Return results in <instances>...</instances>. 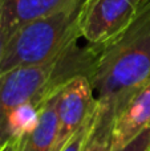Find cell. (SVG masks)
<instances>
[{"instance_id":"1","label":"cell","mask_w":150,"mask_h":151,"mask_svg":"<svg viewBox=\"0 0 150 151\" xmlns=\"http://www.w3.org/2000/svg\"><path fill=\"white\" fill-rule=\"evenodd\" d=\"M150 80V24L130 31L98 53L89 76L98 117L116 122L133 96Z\"/></svg>"},{"instance_id":"2","label":"cell","mask_w":150,"mask_h":151,"mask_svg":"<svg viewBox=\"0 0 150 151\" xmlns=\"http://www.w3.org/2000/svg\"><path fill=\"white\" fill-rule=\"evenodd\" d=\"M84 4L85 0H76L16 31L7 42L0 73L19 66L45 64L79 44L80 16Z\"/></svg>"},{"instance_id":"3","label":"cell","mask_w":150,"mask_h":151,"mask_svg":"<svg viewBox=\"0 0 150 151\" xmlns=\"http://www.w3.org/2000/svg\"><path fill=\"white\" fill-rule=\"evenodd\" d=\"M148 0H85L80 16L81 37L98 53L122 40Z\"/></svg>"},{"instance_id":"4","label":"cell","mask_w":150,"mask_h":151,"mask_svg":"<svg viewBox=\"0 0 150 151\" xmlns=\"http://www.w3.org/2000/svg\"><path fill=\"white\" fill-rule=\"evenodd\" d=\"M98 104L89 78L76 76L58 89L57 137L53 151H60L68 141L97 114Z\"/></svg>"},{"instance_id":"5","label":"cell","mask_w":150,"mask_h":151,"mask_svg":"<svg viewBox=\"0 0 150 151\" xmlns=\"http://www.w3.org/2000/svg\"><path fill=\"white\" fill-rule=\"evenodd\" d=\"M148 129H150V80L130 98L116 118L112 151L122 149Z\"/></svg>"},{"instance_id":"6","label":"cell","mask_w":150,"mask_h":151,"mask_svg":"<svg viewBox=\"0 0 150 151\" xmlns=\"http://www.w3.org/2000/svg\"><path fill=\"white\" fill-rule=\"evenodd\" d=\"M76 0H0V21L8 36L25 24L65 8Z\"/></svg>"},{"instance_id":"7","label":"cell","mask_w":150,"mask_h":151,"mask_svg":"<svg viewBox=\"0 0 150 151\" xmlns=\"http://www.w3.org/2000/svg\"><path fill=\"white\" fill-rule=\"evenodd\" d=\"M58 89L44 101L36 125L17 141L19 151H53L57 137Z\"/></svg>"},{"instance_id":"8","label":"cell","mask_w":150,"mask_h":151,"mask_svg":"<svg viewBox=\"0 0 150 151\" xmlns=\"http://www.w3.org/2000/svg\"><path fill=\"white\" fill-rule=\"evenodd\" d=\"M113 129L114 121L98 117L97 113V121L87 141L84 151H112Z\"/></svg>"},{"instance_id":"9","label":"cell","mask_w":150,"mask_h":151,"mask_svg":"<svg viewBox=\"0 0 150 151\" xmlns=\"http://www.w3.org/2000/svg\"><path fill=\"white\" fill-rule=\"evenodd\" d=\"M96 121H97V114H96L89 122L85 123V125L69 139L68 143L60 151H84V147H85V145H87V141H88V138H89L90 133H92Z\"/></svg>"},{"instance_id":"10","label":"cell","mask_w":150,"mask_h":151,"mask_svg":"<svg viewBox=\"0 0 150 151\" xmlns=\"http://www.w3.org/2000/svg\"><path fill=\"white\" fill-rule=\"evenodd\" d=\"M117 151H150V129L142 131L140 135L132 139L126 146Z\"/></svg>"},{"instance_id":"11","label":"cell","mask_w":150,"mask_h":151,"mask_svg":"<svg viewBox=\"0 0 150 151\" xmlns=\"http://www.w3.org/2000/svg\"><path fill=\"white\" fill-rule=\"evenodd\" d=\"M148 24H150V0L146 1V4L144 5V8L141 9L140 16H138V20H137V23H136L134 28H137V27L148 25Z\"/></svg>"},{"instance_id":"12","label":"cell","mask_w":150,"mask_h":151,"mask_svg":"<svg viewBox=\"0 0 150 151\" xmlns=\"http://www.w3.org/2000/svg\"><path fill=\"white\" fill-rule=\"evenodd\" d=\"M8 40H9V36H8V33L5 32L4 27L1 25V21H0V64H1V60H3V56H4V50H5V47H7Z\"/></svg>"},{"instance_id":"13","label":"cell","mask_w":150,"mask_h":151,"mask_svg":"<svg viewBox=\"0 0 150 151\" xmlns=\"http://www.w3.org/2000/svg\"><path fill=\"white\" fill-rule=\"evenodd\" d=\"M0 151H19V143L17 142H9V143L4 145L0 149Z\"/></svg>"}]
</instances>
